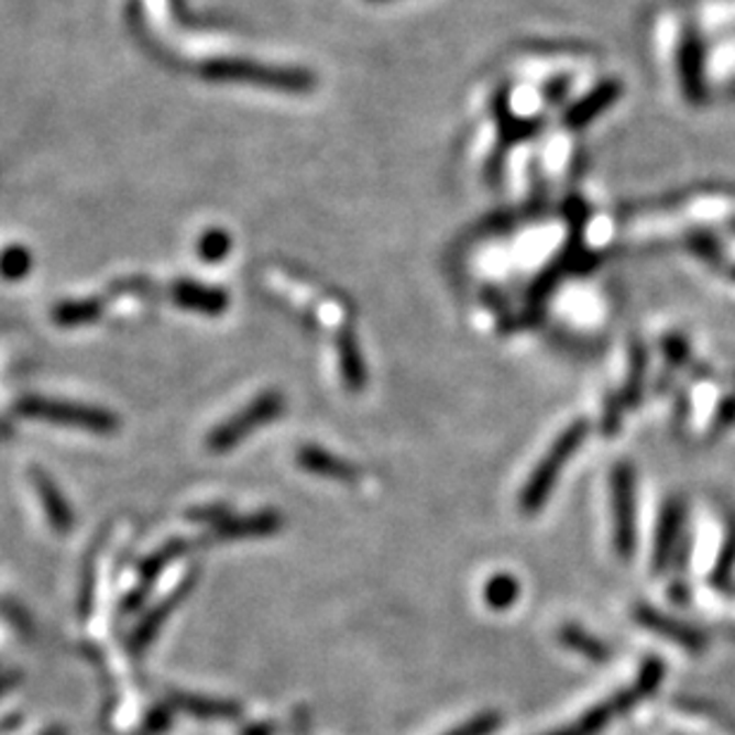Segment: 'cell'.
<instances>
[{
	"label": "cell",
	"mask_w": 735,
	"mask_h": 735,
	"mask_svg": "<svg viewBox=\"0 0 735 735\" xmlns=\"http://www.w3.org/2000/svg\"><path fill=\"white\" fill-rule=\"evenodd\" d=\"M665 673H667L665 661H661L657 655L645 657L640 669H638L634 685L619 690V693H614L610 700L597 704V707H593L591 712H585L573 724L562 726L557 731H550L546 735H597V733H602L610 726L614 716L634 710L640 700L652 695L655 690L659 688L661 679H665Z\"/></svg>",
	"instance_id": "1"
},
{
	"label": "cell",
	"mask_w": 735,
	"mask_h": 735,
	"mask_svg": "<svg viewBox=\"0 0 735 735\" xmlns=\"http://www.w3.org/2000/svg\"><path fill=\"white\" fill-rule=\"evenodd\" d=\"M202 77L210 81H233V84H253L278 88V91L305 94L315 86L312 72L298 67H274L260 65L253 61H212L200 67Z\"/></svg>",
	"instance_id": "2"
},
{
	"label": "cell",
	"mask_w": 735,
	"mask_h": 735,
	"mask_svg": "<svg viewBox=\"0 0 735 735\" xmlns=\"http://www.w3.org/2000/svg\"><path fill=\"white\" fill-rule=\"evenodd\" d=\"M585 434H588V426L583 421L573 424L571 429L564 431L560 440L552 446V450L546 454V460L536 467L534 476L528 479V483L522 491V497H519V507L526 517H534V514H538V509L546 505V500L550 497L557 479H560L562 467L567 464V460H571V454L577 452Z\"/></svg>",
	"instance_id": "3"
},
{
	"label": "cell",
	"mask_w": 735,
	"mask_h": 735,
	"mask_svg": "<svg viewBox=\"0 0 735 735\" xmlns=\"http://www.w3.org/2000/svg\"><path fill=\"white\" fill-rule=\"evenodd\" d=\"M286 409V401L282 398V393L270 391L262 393L257 398L250 403L245 409L237 412L229 421L219 424L217 429L208 436V450L212 452H227L231 448H237L241 440H245L250 434L260 426L272 424L282 412Z\"/></svg>",
	"instance_id": "4"
},
{
	"label": "cell",
	"mask_w": 735,
	"mask_h": 735,
	"mask_svg": "<svg viewBox=\"0 0 735 735\" xmlns=\"http://www.w3.org/2000/svg\"><path fill=\"white\" fill-rule=\"evenodd\" d=\"M18 409L26 419H41L61 426H77V429L96 431V434H112L117 431V417L108 409L88 407L65 401H46V398H24Z\"/></svg>",
	"instance_id": "5"
},
{
	"label": "cell",
	"mask_w": 735,
	"mask_h": 735,
	"mask_svg": "<svg viewBox=\"0 0 735 735\" xmlns=\"http://www.w3.org/2000/svg\"><path fill=\"white\" fill-rule=\"evenodd\" d=\"M614 548L622 560L636 552V472L630 464H616L612 472Z\"/></svg>",
	"instance_id": "6"
},
{
	"label": "cell",
	"mask_w": 735,
	"mask_h": 735,
	"mask_svg": "<svg viewBox=\"0 0 735 735\" xmlns=\"http://www.w3.org/2000/svg\"><path fill=\"white\" fill-rule=\"evenodd\" d=\"M634 619L643 628H648V630H652V634L667 638V640H673L676 645H679V648H683L688 652L700 655V652L707 650V636H704L700 628L690 626L681 619H676V616H671V614L659 612L652 605H636L634 607Z\"/></svg>",
	"instance_id": "7"
},
{
	"label": "cell",
	"mask_w": 735,
	"mask_h": 735,
	"mask_svg": "<svg viewBox=\"0 0 735 735\" xmlns=\"http://www.w3.org/2000/svg\"><path fill=\"white\" fill-rule=\"evenodd\" d=\"M196 581H198V573H190L188 579H184L179 585L174 588L172 595H167L165 600H160L157 605L143 616L141 624L134 628V634L129 636V652L131 655H141L157 638V634L163 630L165 622L176 612V607H179L182 602L190 595V591H194Z\"/></svg>",
	"instance_id": "8"
},
{
	"label": "cell",
	"mask_w": 735,
	"mask_h": 735,
	"mask_svg": "<svg viewBox=\"0 0 735 735\" xmlns=\"http://www.w3.org/2000/svg\"><path fill=\"white\" fill-rule=\"evenodd\" d=\"M683 526H685V503L681 497H669L665 507H661L657 524L655 557H652L655 573H665L671 567L676 548H679L681 542Z\"/></svg>",
	"instance_id": "9"
},
{
	"label": "cell",
	"mask_w": 735,
	"mask_h": 735,
	"mask_svg": "<svg viewBox=\"0 0 735 735\" xmlns=\"http://www.w3.org/2000/svg\"><path fill=\"white\" fill-rule=\"evenodd\" d=\"M190 548V542L182 540V538H174L169 542H165L163 548L155 550L149 560H145L139 569V581H136V588L134 591H131V595L124 600V612H134L139 607H143V600L145 595H149L151 591V585L160 579V573H163L169 564H174L176 560H179L182 555H186Z\"/></svg>",
	"instance_id": "10"
},
{
	"label": "cell",
	"mask_w": 735,
	"mask_h": 735,
	"mask_svg": "<svg viewBox=\"0 0 735 735\" xmlns=\"http://www.w3.org/2000/svg\"><path fill=\"white\" fill-rule=\"evenodd\" d=\"M32 483L39 493V500L43 505V512H46V519L51 524L53 531L57 536H67L72 528H75L77 519H75V512H72L69 503L65 500L63 491L57 489V483L43 472V469H32Z\"/></svg>",
	"instance_id": "11"
},
{
	"label": "cell",
	"mask_w": 735,
	"mask_h": 735,
	"mask_svg": "<svg viewBox=\"0 0 735 735\" xmlns=\"http://www.w3.org/2000/svg\"><path fill=\"white\" fill-rule=\"evenodd\" d=\"M167 704L172 710L186 712L190 716L202 718V722H231V718H239L243 714L239 704L231 700L179 693V690H172V693L167 695Z\"/></svg>",
	"instance_id": "12"
},
{
	"label": "cell",
	"mask_w": 735,
	"mask_h": 735,
	"mask_svg": "<svg viewBox=\"0 0 735 735\" xmlns=\"http://www.w3.org/2000/svg\"><path fill=\"white\" fill-rule=\"evenodd\" d=\"M284 517L274 509L255 512L248 517H227L215 526V538L241 540V538H264L282 531Z\"/></svg>",
	"instance_id": "13"
},
{
	"label": "cell",
	"mask_w": 735,
	"mask_h": 735,
	"mask_svg": "<svg viewBox=\"0 0 735 735\" xmlns=\"http://www.w3.org/2000/svg\"><path fill=\"white\" fill-rule=\"evenodd\" d=\"M298 464L315 476L329 479V481H341V483H355L360 479V469L350 464L348 460L336 458L333 452L317 448V446H305L298 450Z\"/></svg>",
	"instance_id": "14"
},
{
	"label": "cell",
	"mask_w": 735,
	"mask_h": 735,
	"mask_svg": "<svg viewBox=\"0 0 735 735\" xmlns=\"http://www.w3.org/2000/svg\"><path fill=\"white\" fill-rule=\"evenodd\" d=\"M172 296L179 307L202 315H219L229 307V296L222 288L202 286L198 282H179L172 288Z\"/></svg>",
	"instance_id": "15"
},
{
	"label": "cell",
	"mask_w": 735,
	"mask_h": 735,
	"mask_svg": "<svg viewBox=\"0 0 735 735\" xmlns=\"http://www.w3.org/2000/svg\"><path fill=\"white\" fill-rule=\"evenodd\" d=\"M560 643L564 648L583 655L585 659L597 661V665H605V661L612 659L610 645L605 640H600L597 636L588 634V630L581 628L579 624H564L560 628Z\"/></svg>",
	"instance_id": "16"
},
{
	"label": "cell",
	"mask_w": 735,
	"mask_h": 735,
	"mask_svg": "<svg viewBox=\"0 0 735 735\" xmlns=\"http://www.w3.org/2000/svg\"><path fill=\"white\" fill-rule=\"evenodd\" d=\"M519 593L522 585L517 579L509 577V573H497V577L489 579L486 588H483V600H486V605L491 610L505 612L519 600Z\"/></svg>",
	"instance_id": "17"
},
{
	"label": "cell",
	"mask_w": 735,
	"mask_h": 735,
	"mask_svg": "<svg viewBox=\"0 0 735 735\" xmlns=\"http://www.w3.org/2000/svg\"><path fill=\"white\" fill-rule=\"evenodd\" d=\"M338 350H341V370H343V379L350 391H362L364 388V381H366V372H364V364H362V355L352 341V336H343V341H338Z\"/></svg>",
	"instance_id": "18"
},
{
	"label": "cell",
	"mask_w": 735,
	"mask_h": 735,
	"mask_svg": "<svg viewBox=\"0 0 735 735\" xmlns=\"http://www.w3.org/2000/svg\"><path fill=\"white\" fill-rule=\"evenodd\" d=\"M733 569H735V517H728L726 538L722 542V550H718L714 571H712V585L716 588V591H722L724 585L731 583Z\"/></svg>",
	"instance_id": "19"
},
{
	"label": "cell",
	"mask_w": 735,
	"mask_h": 735,
	"mask_svg": "<svg viewBox=\"0 0 735 735\" xmlns=\"http://www.w3.org/2000/svg\"><path fill=\"white\" fill-rule=\"evenodd\" d=\"M100 315V303L98 300H79V303H63L61 307H55L53 317L57 319V325L63 327H81L94 321Z\"/></svg>",
	"instance_id": "20"
},
{
	"label": "cell",
	"mask_w": 735,
	"mask_h": 735,
	"mask_svg": "<svg viewBox=\"0 0 735 735\" xmlns=\"http://www.w3.org/2000/svg\"><path fill=\"white\" fill-rule=\"evenodd\" d=\"M29 270H32V255L26 248L12 245L0 253V276L8 282H18V278L29 274Z\"/></svg>",
	"instance_id": "21"
},
{
	"label": "cell",
	"mask_w": 735,
	"mask_h": 735,
	"mask_svg": "<svg viewBox=\"0 0 735 735\" xmlns=\"http://www.w3.org/2000/svg\"><path fill=\"white\" fill-rule=\"evenodd\" d=\"M231 250V239L229 233L222 229H210L208 233H202L198 241V255L205 262H219L229 255Z\"/></svg>",
	"instance_id": "22"
},
{
	"label": "cell",
	"mask_w": 735,
	"mask_h": 735,
	"mask_svg": "<svg viewBox=\"0 0 735 735\" xmlns=\"http://www.w3.org/2000/svg\"><path fill=\"white\" fill-rule=\"evenodd\" d=\"M500 726H503V714L491 710V712H481L476 716L469 718L462 726L448 731L446 735H491Z\"/></svg>",
	"instance_id": "23"
},
{
	"label": "cell",
	"mask_w": 735,
	"mask_h": 735,
	"mask_svg": "<svg viewBox=\"0 0 735 735\" xmlns=\"http://www.w3.org/2000/svg\"><path fill=\"white\" fill-rule=\"evenodd\" d=\"M169 704H165V707H160V710H155V712H151V716H149V728L153 731V733H157V731H165V728H169Z\"/></svg>",
	"instance_id": "24"
},
{
	"label": "cell",
	"mask_w": 735,
	"mask_h": 735,
	"mask_svg": "<svg viewBox=\"0 0 735 735\" xmlns=\"http://www.w3.org/2000/svg\"><path fill=\"white\" fill-rule=\"evenodd\" d=\"M239 735H278V726H274V724H270V722L248 724L245 728H241Z\"/></svg>",
	"instance_id": "25"
},
{
	"label": "cell",
	"mask_w": 735,
	"mask_h": 735,
	"mask_svg": "<svg viewBox=\"0 0 735 735\" xmlns=\"http://www.w3.org/2000/svg\"><path fill=\"white\" fill-rule=\"evenodd\" d=\"M671 600L676 602V605H688L690 602V588L685 581H673L671 585Z\"/></svg>",
	"instance_id": "26"
},
{
	"label": "cell",
	"mask_w": 735,
	"mask_h": 735,
	"mask_svg": "<svg viewBox=\"0 0 735 735\" xmlns=\"http://www.w3.org/2000/svg\"><path fill=\"white\" fill-rule=\"evenodd\" d=\"M18 679H20L18 673H12V671H3V669H0V693H6V690H8V688H12V685H14V681H18Z\"/></svg>",
	"instance_id": "27"
},
{
	"label": "cell",
	"mask_w": 735,
	"mask_h": 735,
	"mask_svg": "<svg viewBox=\"0 0 735 735\" xmlns=\"http://www.w3.org/2000/svg\"><path fill=\"white\" fill-rule=\"evenodd\" d=\"M722 593H728V595H735V583L731 581L728 585H724V588H722Z\"/></svg>",
	"instance_id": "28"
},
{
	"label": "cell",
	"mask_w": 735,
	"mask_h": 735,
	"mask_svg": "<svg viewBox=\"0 0 735 735\" xmlns=\"http://www.w3.org/2000/svg\"><path fill=\"white\" fill-rule=\"evenodd\" d=\"M724 630H726V634H728L731 638H735V624H726Z\"/></svg>",
	"instance_id": "29"
}]
</instances>
